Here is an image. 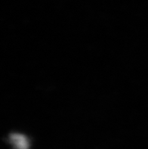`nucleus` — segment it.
Listing matches in <instances>:
<instances>
[{"instance_id": "nucleus-1", "label": "nucleus", "mask_w": 148, "mask_h": 149, "mask_svg": "<svg viewBox=\"0 0 148 149\" xmlns=\"http://www.w3.org/2000/svg\"><path fill=\"white\" fill-rule=\"evenodd\" d=\"M9 139L12 146L16 149H28L30 142L24 135L20 133H12L10 135Z\"/></svg>"}]
</instances>
